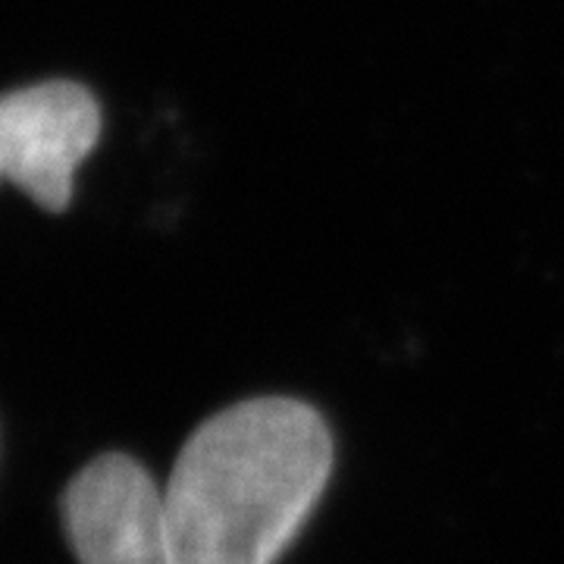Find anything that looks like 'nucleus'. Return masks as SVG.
Masks as SVG:
<instances>
[{
	"label": "nucleus",
	"mask_w": 564,
	"mask_h": 564,
	"mask_svg": "<svg viewBox=\"0 0 564 564\" xmlns=\"http://www.w3.org/2000/svg\"><path fill=\"white\" fill-rule=\"evenodd\" d=\"M333 474L314 404L245 399L195 426L166 480L173 564H276Z\"/></svg>",
	"instance_id": "nucleus-1"
},
{
	"label": "nucleus",
	"mask_w": 564,
	"mask_h": 564,
	"mask_svg": "<svg viewBox=\"0 0 564 564\" xmlns=\"http://www.w3.org/2000/svg\"><path fill=\"white\" fill-rule=\"evenodd\" d=\"M98 98L69 79L0 95V182H13L41 210L63 214L76 173L101 141Z\"/></svg>",
	"instance_id": "nucleus-2"
},
{
	"label": "nucleus",
	"mask_w": 564,
	"mask_h": 564,
	"mask_svg": "<svg viewBox=\"0 0 564 564\" xmlns=\"http://www.w3.org/2000/svg\"><path fill=\"white\" fill-rule=\"evenodd\" d=\"M61 521L79 564H173L166 496L126 452L82 467L63 489Z\"/></svg>",
	"instance_id": "nucleus-3"
}]
</instances>
